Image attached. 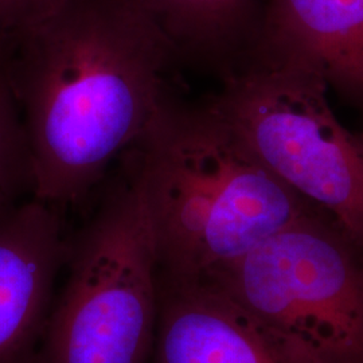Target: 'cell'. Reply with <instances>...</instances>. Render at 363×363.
<instances>
[{
    "label": "cell",
    "instance_id": "cell-1",
    "mask_svg": "<svg viewBox=\"0 0 363 363\" xmlns=\"http://www.w3.org/2000/svg\"><path fill=\"white\" fill-rule=\"evenodd\" d=\"M4 65L30 147L33 196L64 210L103 187L179 69L138 0H60L13 39Z\"/></svg>",
    "mask_w": 363,
    "mask_h": 363
},
{
    "label": "cell",
    "instance_id": "cell-2",
    "mask_svg": "<svg viewBox=\"0 0 363 363\" xmlns=\"http://www.w3.org/2000/svg\"><path fill=\"white\" fill-rule=\"evenodd\" d=\"M136 182L159 273L195 280L241 257L315 205L267 169L208 99L171 84L118 159Z\"/></svg>",
    "mask_w": 363,
    "mask_h": 363
},
{
    "label": "cell",
    "instance_id": "cell-3",
    "mask_svg": "<svg viewBox=\"0 0 363 363\" xmlns=\"http://www.w3.org/2000/svg\"><path fill=\"white\" fill-rule=\"evenodd\" d=\"M65 268L37 363H151L159 265L139 187L120 160L72 234Z\"/></svg>",
    "mask_w": 363,
    "mask_h": 363
},
{
    "label": "cell",
    "instance_id": "cell-4",
    "mask_svg": "<svg viewBox=\"0 0 363 363\" xmlns=\"http://www.w3.org/2000/svg\"><path fill=\"white\" fill-rule=\"evenodd\" d=\"M195 280L310 363H363V247L319 208Z\"/></svg>",
    "mask_w": 363,
    "mask_h": 363
},
{
    "label": "cell",
    "instance_id": "cell-5",
    "mask_svg": "<svg viewBox=\"0 0 363 363\" xmlns=\"http://www.w3.org/2000/svg\"><path fill=\"white\" fill-rule=\"evenodd\" d=\"M325 79L296 66H255L208 99L259 162L363 247V138L337 120Z\"/></svg>",
    "mask_w": 363,
    "mask_h": 363
},
{
    "label": "cell",
    "instance_id": "cell-6",
    "mask_svg": "<svg viewBox=\"0 0 363 363\" xmlns=\"http://www.w3.org/2000/svg\"><path fill=\"white\" fill-rule=\"evenodd\" d=\"M65 211L34 196L0 218V363H37L70 237Z\"/></svg>",
    "mask_w": 363,
    "mask_h": 363
},
{
    "label": "cell",
    "instance_id": "cell-7",
    "mask_svg": "<svg viewBox=\"0 0 363 363\" xmlns=\"http://www.w3.org/2000/svg\"><path fill=\"white\" fill-rule=\"evenodd\" d=\"M151 363L310 362L217 288L159 273Z\"/></svg>",
    "mask_w": 363,
    "mask_h": 363
},
{
    "label": "cell",
    "instance_id": "cell-8",
    "mask_svg": "<svg viewBox=\"0 0 363 363\" xmlns=\"http://www.w3.org/2000/svg\"><path fill=\"white\" fill-rule=\"evenodd\" d=\"M255 66L312 70L363 118V0H265Z\"/></svg>",
    "mask_w": 363,
    "mask_h": 363
},
{
    "label": "cell",
    "instance_id": "cell-9",
    "mask_svg": "<svg viewBox=\"0 0 363 363\" xmlns=\"http://www.w3.org/2000/svg\"><path fill=\"white\" fill-rule=\"evenodd\" d=\"M169 46L179 67L220 85L256 60L265 0H138Z\"/></svg>",
    "mask_w": 363,
    "mask_h": 363
},
{
    "label": "cell",
    "instance_id": "cell-10",
    "mask_svg": "<svg viewBox=\"0 0 363 363\" xmlns=\"http://www.w3.org/2000/svg\"><path fill=\"white\" fill-rule=\"evenodd\" d=\"M0 52V218L33 196L34 174L26 130Z\"/></svg>",
    "mask_w": 363,
    "mask_h": 363
},
{
    "label": "cell",
    "instance_id": "cell-11",
    "mask_svg": "<svg viewBox=\"0 0 363 363\" xmlns=\"http://www.w3.org/2000/svg\"><path fill=\"white\" fill-rule=\"evenodd\" d=\"M60 0H0V45L9 46L37 23Z\"/></svg>",
    "mask_w": 363,
    "mask_h": 363
},
{
    "label": "cell",
    "instance_id": "cell-12",
    "mask_svg": "<svg viewBox=\"0 0 363 363\" xmlns=\"http://www.w3.org/2000/svg\"><path fill=\"white\" fill-rule=\"evenodd\" d=\"M6 49H7V48H6V46H3V45H0V52H1V50H6Z\"/></svg>",
    "mask_w": 363,
    "mask_h": 363
},
{
    "label": "cell",
    "instance_id": "cell-13",
    "mask_svg": "<svg viewBox=\"0 0 363 363\" xmlns=\"http://www.w3.org/2000/svg\"><path fill=\"white\" fill-rule=\"evenodd\" d=\"M361 135H362V138H363V130H361Z\"/></svg>",
    "mask_w": 363,
    "mask_h": 363
}]
</instances>
